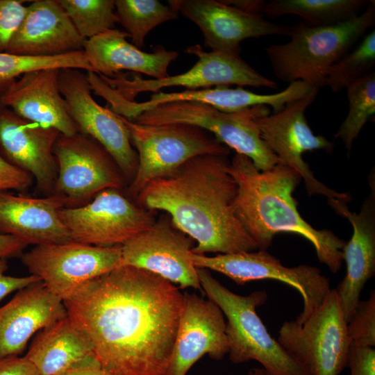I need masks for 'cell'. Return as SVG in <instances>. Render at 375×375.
<instances>
[{"instance_id": "cell-41", "label": "cell", "mask_w": 375, "mask_h": 375, "mask_svg": "<svg viewBox=\"0 0 375 375\" xmlns=\"http://www.w3.org/2000/svg\"><path fill=\"white\" fill-rule=\"evenodd\" d=\"M222 1L244 12L256 15H263L266 3L263 0H222Z\"/></svg>"}, {"instance_id": "cell-40", "label": "cell", "mask_w": 375, "mask_h": 375, "mask_svg": "<svg viewBox=\"0 0 375 375\" xmlns=\"http://www.w3.org/2000/svg\"><path fill=\"white\" fill-rule=\"evenodd\" d=\"M26 247L12 235L0 234V259L21 256Z\"/></svg>"}, {"instance_id": "cell-42", "label": "cell", "mask_w": 375, "mask_h": 375, "mask_svg": "<svg viewBox=\"0 0 375 375\" xmlns=\"http://www.w3.org/2000/svg\"><path fill=\"white\" fill-rule=\"evenodd\" d=\"M247 375H268V374L262 367H254L249 369Z\"/></svg>"}, {"instance_id": "cell-27", "label": "cell", "mask_w": 375, "mask_h": 375, "mask_svg": "<svg viewBox=\"0 0 375 375\" xmlns=\"http://www.w3.org/2000/svg\"><path fill=\"white\" fill-rule=\"evenodd\" d=\"M368 0H271L265 3L263 14L269 17L297 15L310 26L335 24L358 15L367 6Z\"/></svg>"}, {"instance_id": "cell-5", "label": "cell", "mask_w": 375, "mask_h": 375, "mask_svg": "<svg viewBox=\"0 0 375 375\" xmlns=\"http://www.w3.org/2000/svg\"><path fill=\"white\" fill-rule=\"evenodd\" d=\"M201 288L226 318L230 360L235 364L258 362L268 375H309L268 332L256 308L267 300L265 290L240 295L215 279L210 270L197 268Z\"/></svg>"}, {"instance_id": "cell-39", "label": "cell", "mask_w": 375, "mask_h": 375, "mask_svg": "<svg viewBox=\"0 0 375 375\" xmlns=\"http://www.w3.org/2000/svg\"><path fill=\"white\" fill-rule=\"evenodd\" d=\"M56 375H113L104 369L94 355L88 356Z\"/></svg>"}, {"instance_id": "cell-32", "label": "cell", "mask_w": 375, "mask_h": 375, "mask_svg": "<svg viewBox=\"0 0 375 375\" xmlns=\"http://www.w3.org/2000/svg\"><path fill=\"white\" fill-rule=\"evenodd\" d=\"M375 64V30L365 35L361 42L338 60L329 69L325 86L338 92L367 76Z\"/></svg>"}, {"instance_id": "cell-12", "label": "cell", "mask_w": 375, "mask_h": 375, "mask_svg": "<svg viewBox=\"0 0 375 375\" xmlns=\"http://www.w3.org/2000/svg\"><path fill=\"white\" fill-rule=\"evenodd\" d=\"M185 52L194 55L198 60L191 69L181 74L169 75L160 79H144L138 74H133L128 78L122 72L111 77L97 74L107 85L129 101H135V97L141 92L155 93L162 88L176 86L185 87L188 90L221 85L277 88L274 81L258 72L240 56L212 51L207 52L200 44L187 47Z\"/></svg>"}, {"instance_id": "cell-29", "label": "cell", "mask_w": 375, "mask_h": 375, "mask_svg": "<svg viewBox=\"0 0 375 375\" xmlns=\"http://www.w3.org/2000/svg\"><path fill=\"white\" fill-rule=\"evenodd\" d=\"M349 112L335 135L343 142L348 153L362 128L375 113V73L356 81L347 86Z\"/></svg>"}, {"instance_id": "cell-19", "label": "cell", "mask_w": 375, "mask_h": 375, "mask_svg": "<svg viewBox=\"0 0 375 375\" xmlns=\"http://www.w3.org/2000/svg\"><path fill=\"white\" fill-rule=\"evenodd\" d=\"M60 134L0 104V155L30 174L47 197L54 194L58 165L53 147Z\"/></svg>"}, {"instance_id": "cell-30", "label": "cell", "mask_w": 375, "mask_h": 375, "mask_svg": "<svg viewBox=\"0 0 375 375\" xmlns=\"http://www.w3.org/2000/svg\"><path fill=\"white\" fill-rule=\"evenodd\" d=\"M79 35L88 40L113 29L118 18L115 0H58Z\"/></svg>"}, {"instance_id": "cell-8", "label": "cell", "mask_w": 375, "mask_h": 375, "mask_svg": "<svg viewBox=\"0 0 375 375\" xmlns=\"http://www.w3.org/2000/svg\"><path fill=\"white\" fill-rule=\"evenodd\" d=\"M277 340L309 375H340L351 340L335 289L302 324L284 322Z\"/></svg>"}, {"instance_id": "cell-17", "label": "cell", "mask_w": 375, "mask_h": 375, "mask_svg": "<svg viewBox=\"0 0 375 375\" xmlns=\"http://www.w3.org/2000/svg\"><path fill=\"white\" fill-rule=\"evenodd\" d=\"M169 6L194 22L212 51L240 56V43L247 38L290 36L292 26L272 23L263 15H251L222 0H172Z\"/></svg>"}, {"instance_id": "cell-36", "label": "cell", "mask_w": 375, "mask_h": 375, "mask_svg": "<svg viewBox=\"0 0 375 375\" xmlns=\"http://www.w3.org/2000/svg\"><path fill=\"white\" fill-rule=\"evenodd\" d=\"M33 180L30 174L11 165L0 155V191H26Z\"/></svg>"}, {"instance_id": "cell-13", "label": "cell", "mask_w": 375, "mask_h": 375, "mask_svg": "<svg viewBox=\"0 0 375 375\" xmlns=\"http://www.w3.org/2000/svg\"><path fill=\"white\" fill-rule=\"evenodd\" d=\"M197 268L221 273L238 285L272 279L286 283L296 289L303 298L302 312L296 322L302 324L321 305L331 290L329 279L313 266L301 265L287 267L267 250L218 254L207 256L192 253Z\"/></svg>"}, {"instance_id": "cell-6", "label": "cell", "mask_w": 375, "mask_h": 375, "mask_svg": "<svg viewBox=\"0 0 375 375\" xmlns=\"http://www.w3.org/2000/svg\"><path fill=\"white\" fill-rule=\"evenodd\" d=\"M267 114L270 109L264 105L228 112L206 103L175 101L151 108L132 121L144 125L185 124L200 127L248 157L258 170L265 171L279 162L262 140L256 122L257 117Z\"/></svg>"}, {"instance_id": "cell-21", "label": "cell", "mask_w": 375, "mask_h": 375, "mask_svg": "<svg viewBox=\"0 0 375 375\" xmlns=\"http://www.w3.org/2000/svg\"><path fill=\"white\" fill-rule=\"evenodd\" d=\"M85 40L58 0H35L26 6L5 52L26 57L57 56L83 51Z\"/></svg>"}, {"instance_id": "cell-38", "label": "cell", "mask_w": 375, "mask_h": 375, "mask_svg": "<svg viewBox=\"0 0 375 375\" xmlns=\"http://www.w3.org/2000/svg\"><path fill=\"white\" fill-rule=\"evenodd\" d=\"M0 375H41L25 356H12L0 360Z\"/></svg>"}, {"instance_id": "cell-33", "label": "cell", "mask_w": 375, "mask_h": 375, "mask_svg": "<svg viewBox=\"0 0 375 375\" xmlns=\"http://www.w3.org/2000/svg\"><path fill=\"white\" fill-rule=\"evenodd\" d=\"M347 331L351 342L357 344L375 346V292L371 291L368 299L358 302L347 323Z\"/></svg>"}, {"instance_id": "cell-16", "label": "cell", "mask_w": 375, "mask_h": 375, "mask_svg": "<svg viewBox=\"0 0 375 375\" xmlns=\"http://www.w3.org/2000/svg\"><path fill=\"white\" fill-rule=\"evenodd\" d=\"M194 240L165 215L123 245L122 265L152 272L178 288L201 290L191 258Z\"/></svg>"}, {"instance_id": "cell-20", "label": "cell", "mask_w": 375, "mask_h": 375, "mask_svg": "<svg viewBox=\"0 0 375 375\" xmlns=\"http://www.w3.org/2000/svg\"><path fill=\"white\" fill-rule=\"evenodd\" d=\"M371 192L363 201L360 211L352 212L347 203L328 199L331 207L340 216L347 218L353 227L350 240L342 249L347 272L335 289L341 308L349 322L360 301L365 283L375 274V180L369 175Z\"/></svg>"}, {"instance_id": "cell-31", "label": "cell", "mask_w": 375, "mask_h": 375, "mask_svg": "<svg viewBox=\"0 0 375 375\" xmlns=\"http://www.w3.org/2000/svg\"><path fill=\"white\" fill-rule=\"evenodd\" d=\"M45 68L92 71L83 51L52 57H26L0 53V94L26 72Z\"/></svg>"}, {"instance_id": "cell-26", "label": "cell", "mask_w": 375, "mask_h": 375, "mask_svg": "<svg viewBox=\"0 0 375 375\" xmlns=\"http://www.w3.org/2000/svg\"><path fill=\"white\" fill-rule=\"evenodd\" d=\"M92 355L91 342L67 315L38 332L25 358L41 375H56Z\"/></svg>"}, {"instance_id": "cell-1", "label": "cell", "mask_w": 375, "mask_h": 375, "mask_svg": "<svg viewBox=\"0 0 375 375\" xmlns=\"http://www.w3.org/2000/svg\"><path fill=\"white\" fill-rule=\"evenodd\" d=\"M183 294L152 272L121 265L63 300L94 356L113 375H165Z\"/></svg>"}, {"instance_id": "cell-35", "label": "cell", "mask_w": 375, "mask_h": 375, "mask_svg": "<svg viewBox=\"0 0 375 375\" xmlns=\"http://www.w3.org/2000/svg\"><path fill=\"white\" fill-rule=\"evenodd\" d=\"M347 367L349 369V375H375L374 348L351 342Z\"/></svg>"}, {"instance_id": "cell-11", "label": "cell", "mask_w": 375, "mask_h": 375, "mask_svg": "<svg viewBox=\"0 0 375 375\" xmlns=\"http://www.w3.org/2000/svg\"><path fill=\"white\" fill-rule=\"evenodd\" d=\"M59 217L73 241L102 247L122 246L156 222L153 210L117 189L104 190L83 206L62 208Z\"/></svg>"}, {"instance_id": "cell-7", "label": "cell", "mask_w": 375, "mask_h": 375, "mask_svg": "<svg viewBox=\"0 0 375 375\" xmlns=\"http://www.w3.org/2000/svg\"><path fill=\"white\" fill-rule=\"evenodd\" d=\"M119 116L138 154L137 170L128 190L134 199L149 183L172 174L192 158L226 156L230 153L228 147L200 127L185 124L144 125Z\"/></svg>"}, {"instance_id": "cell-23", "label": "cell", "mask_w": 375, "mask_h": 375, "mask_svg": "<svg viewBox=\"0 0 375 375\" xmlns=\"http://www.w3.org/2000/svg\"><path fill=\"white\" fill-rule=\"evenodd\" d=\"M67 315L62 299L42 281L19 290L0 307V360L18 356L33 334Z\"/></svg>"}, {"instance_id": "cell-18", "label": "cell", "mask_w": 375, "mask_h": 375, "mask_svg": "<svg viewBox=\"0 0 375 375\" xmlns=\"http://www.w3.org/2000/svg\"><path fill=\"white\" fill-rule=\"evenodd\" d=\"M228 353L226 321L211 300L183 294L176 335L165 375H186L206 354L219 361Z\"/></svg>"}, {"instance_id": "cell-4", "label": "cell", "mask_w": 375, "mask_h": 375, "mask_svg": "<svg viewBox=\"0 0 375 375\" xmlns=\"http://www.w3.org/2000/svg\"><path fill=\"white\" fill-rule=\"evenodd\" d=\"M374 23L375 3L371 1L363 12L340 23L310 26L301 22L292 26L288 42L266 48L276 77L289 83L325 87L330 68Z\"/></svg>"}, {"instance_id": "cell-2", "label": "cell", "mask_w": 375, "mask_h": 375, "mask_svg": "<svg viewBox=\"0 0 375 375\" xmlns=\"http://www.w3.org/2000/svg\"><path fill=\"white\" fill-rule=\"evenodd\" d=\"M226 157L192 158L172 174L149 183L136 197L145 209L166 212L197 242L193 253L258 249L234 212L238 186Z\"/></svg>"}, {"instance_id": "cell-37", "label": "cell", "mask_w": 375, "mask_h": 375, "mask_svg": "<svg viewBox=\"0 0 375 375\" xmlns=\"http://www.w3.org/2000/svg\"><path fill=\"white\" fill-rule=\"evenodd\" d=\"M7 258L0 259V301L12 292L20 290L31 284L41 281L37 276L31 274L28 276L15 277L7 276Z\"/></svg>"}, {"instance_id": "cell-10", "label": "cell", "mask_w": 375, "mask_h": 375, "mask_svg": "<svg viewBox=\"0 0 375 375\" xmlns=\"http://www.w3.org/2000/svg\"><path fill=\"white\" fill-rule=\"evenodd\" d=\"M53 154L58 165L53 194L65 201V208L83 206L99 192L120 190L124 185L126 179L112 157L88 135L60 134Z\"/></svg>"}, {"instance_id": "cell-24", "label": "cell", "mask_w": 375, "mask_h": 375, "mask_svg": "<svg viewBox=\"0 0 375 375\" xmlns=\"http://www.w3.org/2000/svg\"><path fill=\"white\" fill-rule=\"evenodd\" d=\"M65 201L53 194L33 198L0 191V234L26 244L44 245L73 241L59 217Z\"/></svg>"}, {"instance_id": "cell-25", "label": "cell", "mask_w": 375, "mask_h": 375, "mask_svg": "<svg viewBox=\"0 0 375 375\" xmlns=\"http://www.w3.org/2000/svg\"><path fill=\"white\" fill-rule=\"evenodd\" d=\"M129 35L110 29L86 40L83 51L92 71L111 77L122 70H128L160 79L169 76L167 69L178 53L158 47L145 52L126 40Z\"/></svg>"}, {"instance_id": "cell-22", "label": "cell", "mask_w": 375, "mask_h": 375, "mask_svg": "<svg viewBox=\"0 0 375 375\" xmlns=\"http://www.w3.org/2000/svg\"><path fill=\"white\" fill-rule=\"evenodd\" d=\"M59 70L45 68L24 73L0 94V104L62 135L76 134L78 130L60 90Z\"/></svg>"}, {"instance_id": "cell-3", "label": "cell", "mask_w": 375, "mask_h": 375, "mask_svg": "<svg viewBox=\"0 0 375 375\" xmlns=\"http://www.w3.org/2000/svg\"><path fill=\"white\" fill-rule=\"evenodd\" d=\"M228 171L238 186L234 212L259 250H267L277 233H297L313 245L319 262L332 273L340 269L345 242L331 231L314 228L297 210L292 195L301 180L297 172L281 163L260 171L238 153Z\"/></svg>"}, {"instance_id": "cell-34", "label": "cell", "mask_w": 375, "mask_h": 375, "mask_svg": "<svg viewBox=\"0 0 375 375\" xmlns=\"http://www.w3.org/2000/svg\"><path fill=\"white\" fill-rule=\"evenodd\" d=\"M26 0H0V53L6 51L11 37L23 19Z\"/></svg>"}, {"instance_id": "cell-14", "label": "cell", "mask_w": 375, "mask_h": 375, "mask_svg": "<svg viewBox=\"0 0 375 375\" xmlns=\"http://www.w3.org/2000/svg\"><path fill=\"white\" fill-rule=\"evenodd\" d=\"M22 260L31 274L63 301L84 283L121 266L122 249L72 241L35 246L22 254Z\"/></svg>"}, {"instance_id": "cell-9", "label": "cell", "mask_w": 375, "mask_h": 375, "mask_svg": "<svg viewBox=\"0 0 375 375\" xmlns=\"http://www.w3.org/2000/svg\"><path fill=\"white\" fill-rule=\"evenodd\" d=\"M318 91L315 88L308 95L288 103L283 110L257 117L256 122L262 140L276 156L278 163L300 174L309 195H323L328 199L349 203V194L338 192L318 181L302 157L308 151L325 150L330 153L333 150L334 144L331 141L312 133L305 115Z\"/></svg>"}, {"instance_id": "cell-28", "label": "cell", "mask_w": 375, "mask_h": 375, "mask_svg": "<svg viewBox=\"0 0 375 375\" xmlns=\"http://www.w3.org/2000/svg\"><path fill=\"white\" fill-rule=\"evenodd\" d=\"M118 23L140 49L147 35L160 24L176 19L178 12L157 0H115Z\"/></svg>"}, {"instance_id": "cell-15", "label": "cell", "mask_w": 375, "mask_h": 375, "mask_svg": "<svg viewBox=\"0 0 375 375\" xmlns=\"http://www.w3.org/2000/svg\"><path fill=\"white\" fill-rule=\"evenodd\" d=\"M58 82L78 133L101 144L112 157L125 179L131 181L138 167V154L120 116L94 99L88 75L81 69H60Z\"/></svg>"}]
</instances>
